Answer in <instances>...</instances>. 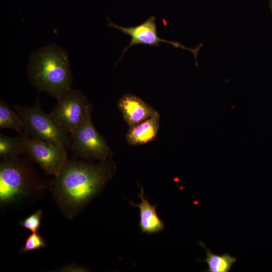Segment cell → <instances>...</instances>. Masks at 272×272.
Masks as SVG:
<instances>
[{
    "instance_id": "cell-3",
    "label": "cell",
    "mask_w": 272,
    "mask_h": 272,
    "mask_svg": "<svg viewBox=\"0 0 272 272\" xmlns=\"http://www.w3.org/2000/svg\"><path fill=\"white\" fill-rule=\"evenodd\" d=\"M14 107L23 122L25 134L33 140L70 147V135L60 129L50 114L41 108L38 98L32 106L14 105Z\"/></svg>"
},
{
    "instance_id": "cell-9",
    "label": "cell",
    "mask_w": 272,
    "mask_h": 272,
    "mask_svg": "<svg viewBox=\"0 0 272 272\" xmlns=\"http://www.w3.org/2000/svg\"><path fill=\"white\" fill-rule=\"evenodd\" d=\"M117 105L124 120L129 127L151 117L157 112L145 101L130 94L122 96Z\"/></svg>"
},
{
    "instance_id": "cell-5",
    "label": "cell",
    "mask_w": 272,
    "mask_h": 272,
    "mask_svg": "<svg viewBox=\"0 0 272 272\" xmlns=\"http://www.w3.org/2000/svg\"><path fill=\"white\" fill-rule=\"evenodd\" d=\"M34 177L26 164L17 158L3 159L0 165L1 205L15 201L29 192Z\"/></svg>"
},
{
    "instance_id": "cell-13",
    "label": "cell",
    "mask_w": 272,
    "mask_h": 272,
    "mask_svg": "<svg viewBox=\"0 0 272 272\" xmlns=\"http://www.w3.org/2000/svg\"><path fill=\"white\" fill-rule=\"evenodd\" d=\"M23 153H25L23 135L13 137L0 134V156L3 160L15 158Z\"/></svg>"
},
{
    "instance_id": "cell-10",
    "label": "cell",
    "mask_w": 272,
    "mask_h": 272,
    "mask_svg": "<svg viewBox=\"0 0 272 272\" xmlns=\"http://www.w3.org/2000/svg\"><path fill=\"white\" fill-rule=\"evenodd\" d=\"M140 188L141 192L138 196L141 199V202L137 204L129 201V203L139 209V227L141 233H146L148 234L158 233L164 229V223L157 214L156 205H152L149 203L145 197L143 188L142 187Z\"/></svg>"
},
{
    "instance_id": "cell-12",
    "label": "cell",
    "mask_w": 272,
    "mask_h": 272,
    "mask_svg": "<svg viewBox=\"0 0 272 272\" xmlns=\"http://www.w3.org/2000/svg\"><path fill=\"white\" fill-rule=\"evenodd\" d=\"M199 244L206 251V257L200 260L206 262L208 265V268L206 272H229L237 259L228 253L222 255L212 253L210 250L205 247L204 244L199 242Z\"/></svg>"
},
{
    "instance_id": "cell-15",
    "label": "cell",
    "mask_w": 272,
    "mask_h": 272,
    "mask_svg": "<svg viewBox=\"0 0 272 272\" xmlns=\"http://www.w3.org/2000/svg\"><path fill=\"white\" fill-rule=\"evenodd\" d=\"M46 246L44 238L37 232H33L26 239L24 246L21 249V253L39 249Z\"/></svg>"
},
{
    "instance_id": "cell-16",
    "label": "cell",
    "mask_w": 272,
    "mask_h": 272,
    "mask_svg": "<svg viewBox=\"0 0 272 272\" xmlns=\"http://www.w3.org/2000/svg\"><path fill=\"white\" fill-rule=\"evenodd\" d=\"M42 214V211L38 210L21 221L20 225L32 232H37L41 225Z\"/></svg>"
},
{
    "instance_id": "cell-7",
    "label": "cell",
    "mask_w": 272,
    "mask_h": 272,
    "mask_svg": "<svg viewBox=\"0 0 272 272\" xmlns=\"http://www.w3.org/2000/svg\"><path fill=\"white\" fill-rule=\"evenodd\" d=\"M22 135L25 153L47 174L57 177L67 162L66 148L33 140L25 134Z\"/></svg>"
},
{
    "instance_id": "cell-6",
    "label": "cell",
    "mask_w": 272,
    "mask_h": 272,
    "mask_svg": "<svg viewBox=\"0 0 272 272\" xmlns=\"http://www.w3.org/2000/svg\"><path fill=\"white\" fill-rule=\"evenodd\" d=\"M70 137L69 147L80 157L105 161L112 155L106 140L94 126L91 115Z\"/></svg>"
},
{
    "instance_id": "cell-8",
    "label": "cell",
    "mask_w": 272,
    "mask_h": 272,
    "mask_svg": "<svg viewBox=\"0 0 272 272\" xmlns=\"http://www.w3.org/2000/svg\"><path fill=\"white\" fill-rule=\"evenodd\" d=\"M108 26L116 29L125 35L130 37L129 45L124 48L119 60L123 57L125 53L129 48L135 45L145 44L149 46H159L160 43H166L173 45L176 48L187 50L192 52L197 61L198 51L201 47L199 45L194 48H188L178 42L169 41L159 37L157 33L156 17L151 16L141 24L134 27H124L119 26L111 21L108 18Z\"/></svg>"
},
{
    "instance_id": "cell-14",
    "label": "cell",
    "mask_w": 272,
    "mask_h": 272,
    "mask_svg": "<svg viewBox=\"0 0 272 272\" xmlns=\"http://www.w3.org/2000/svg\"><path fill=\"white\" fill-rule=\"evenodd\" d=\"M0 127L10 128L17 131L20 135L24 134L23 122L17 114L3 100L0 101Z\"/></svg>"
},
{
    "instance_id": "cell-11",
    "label": "cell",
    "mask_w": 272,
    "mask_h": 272,
    "mask_svg": "<svg viewBox=\"0 0 272 272\" xmlns=\"http://www.w3.org/2000/svg\"><path fill=\"white\" fill-rule=\"evenodd\" d=\"M160 115L157 112L146 120L130 127L126 137L130 145H140L150 143L157 137L160 127Z\"/></svg>"
},
{
    "instance_id": "cell-2",
    "label": "cell",
    "mask_w": 272,
    "mask_h": 272,
    "mask_svg": "<svg viewBox=\"0 0 272 272\" xmlns=\"http://www.w3.org/2000/svg\"><path fill=\"white\" fill-rule=\"evenodd\" d=\"M27 73L33 86L56 99L71 89L73 76L66 51L53 44L30 55Z\"/></svg>"
},
{
    "instance_id": "cell-1",
    "label": "cell",
    "mask_w": 272,
    "mask_h": 272,
    "mask_svg": "<svg viewBox=\"0 0 272 272\" xmlns=\"http://www.w3.org/2000/svg\"><path fill=\"white\" fill-rule=\"evenodd\" d=\"M114 168L107 160L99 163L67 161L55 177L54 191L63 206L72 210L79 209L102 189L112 177Z\"/></svg>"
},
{
    "instance_id": "cell-17",
    "label": "cell",
    "mask_w": 272,
    "mask_h": 272,
    "mask_svg": "<svg viewBox=\"0 0 272 272\" xmlns=\"http://www.w3.org/2000/svg\"><path fill=\"white\" fill-rule=\"evenodd\" d=\"M270 8L272 10V0H270Z\"/></svg>"
},
{
    "instance_id": "cell-4",
    "label": "cell",
    "mask_w": 272,
    "mask_h": 272,
    "mask_svg": "<svg viewBox=\"0 0 272 272\" xmlns=\"http://www.w3.org/2000/svg\"><path fill=\"white\" fill-rule=\"evenodd\" d=\"M50 116L60 129L72 134L91 115L92 107L80 91L70 89L57 99Z\"/></svg>"
}]
</instances>
